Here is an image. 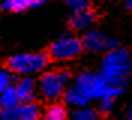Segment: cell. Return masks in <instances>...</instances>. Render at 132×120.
<instances>
[{
	"label": "cell",
	"mask_w": 132,
	"mask_h": 120,
	"mask_svg": "<svg viewBox=\"0 0 132 120\" xmlns=\"http://www.w3.org/2000/svg\"><path fill=\"white\" fill-rule=\"evenodd\" d=\"M71 74L65 68H54V69H45L39 77L36 89L39 90V95L45 101H56L62 98L65 90L69 86Z\"/></svg>",
	"instance_id": "obj_1"
},
{
	"label": "cell",
	"mask_w": 132,
	"mask_h": 120,
	"mask_svg": "<svg viewBox=\"0 0 132 120\" xmlns=\"http://www.w3.org/2000/svg\"><path fill=\"white\" fill-rule=\"evenodd\" d=\"M50 63L48 54L45 53H18L8 59V71L21 77H32L42 74Z\"/></svg>",
	"instance_id": "obj_2"
},
{
	"label": "cell",
	"mask_w": 132,
	"mask_h": 120,
	"mask_svg": "<svg viewBox=\"0 0 132 120\" xmlns=\"http://www.w3.org/2000/svg\"><path fill=\"white\" fill-rule=\"evenodd\" d=\"M132 68V59L128 48L116 47L105 51L101 62V72L107 78H128Z\"/></svg>",
	"instance_id": "obj_3"
},
{
	"label": "cell",
	"mask_w": 132,
	"mask_h": 120,
	"mask_svg": "<svg viewBox=\"0 0 132 120\" xmlns=\"http://www.w3.org/2000/svg\"><path fill=\"white\" fill-rule=\"evenodd\" d=\"M81 39L74 33H63L54 42H51L48 48V59L57 63H65L75 60L81 54Z\"/></svg>",
	"instance_id": "obj_4"
},
{
	"label": "cell",
	"mask_w": 132,
	"mask_h": 120,
	"mask_svg": "<svg viewBox=\"0 0 132 120\" xmlns=\"http://www.w3.org/2000/svg\"><path fill=\"white\" fill-rule=\"evenodd\" d=\"M72 86L75 89H78L89 101H98L105 93L107 78L102 72L84 71L77 75Z\"/></svg>",
	"instance_id": "obj_5"
},
{
	"label": "cell",
	"mask_w": 132,
	"mask_h": 120,
	"mask_svg": "<svg viewBox=\"0 0 132 120\" xmlns=\"http://www.w3.org/2000/svg\"><path fill=\"white\" fill-rule=\"evenodd\" d=\"M117 45V42L111 38H108L105 33L99 32V30H86L84 36L81 38V47L82 50L89 51V53H102L107 51L110 48Z\"/></svg>",
	"instance_id": "obj_6"
},
{
	"label": "cell",
	"mask_w": 132,
	"mask_h": 120,
	"mask_svg": "<svg viewBox=\"0 0 132 120\" xmlns=\"http://www.w3.org/2000/svg\"><path fill=\"white\" fill-rule=\"evenodd\" d=\"M95 18H96V15L90 8L74 11L69 17V27L75 32H86L95 23Z\"/></svg>",
	"instance_id": "obj_7"
},
{
	"label": "cell",
	"mask_w": 132,
	"mask_h": 120,
	"mask_svg": "<svg viewBox=\"0 0 132 120\" xmlns=\"http://www.w3.org/2000/svg\"><path fill=\"white\" fill-rule=\"evenodd\" d=\"M20 104L21 102H30L36 95V83L32 77H21L14 86Z\"/></svg>",
	"instance_id": "obj_8"
},
{
	"label": "cell",
	"mask_w": 132,
	"mask_h": 120,
	"mask_svg": "<svg viewBox=\"0 0 132 120\" xmlns=\"http://www.w3.org/2000/svg\"><path fill=\"white\" fill-rule=\"evenodd\" d=\"M16 120H39L42 116L41 107L36 102H21L15 108Z\"/></svg>",
	"instance_id": "obj_9"
},
{
	"label": "cell",
	"mask_w": 132,
	"mask_h": 120,
	"mask_svg": "<svg viewBox=\"0 0 132 120\" xmlns=\"http://www.w3.org/2000/svg\"><path fill=\"white\" fill-rule=\"evenodd\" d=\"M45 3V0H2L0 6L8 12H21L29 8H38Z\"/></svg>",
	"instance_id": "obj_10"
},
{
	"label": "cell",
	"mask_w": 132,
	"mask_h": 120,
	"mask_svg": "<svg viewBox=\"0 0 132 120\" xmlns=\"http://www.w3.org/2000/svg\"><path fill=\"white\" fill-rule=\"evenodd\" d=\"M63 98H65L66 104L71 105V107H74V108H81V107H86V105L90 102V101L82 95L78 89H75L74 86H71V87L66 89L65 93H63Z\"/></svg>",
	"instance_id": "obj_11"
},
{
	"label": "cell",
	"mask_w": 132,
	"mask_h": 120,
	"mask_svg": "<svg viewBox=\"0 0 132 120\" xmlns=\"http://www.w3.org/2000/svg\"><path fill=\"white\" fill-rule=\"evenodd\" d=\"M18 105H20V101L14 90V86L5 89L0 93V110H15Z\"/></svg>",
	"instance_id": "obj_12"
},
{
	"label": "cell",
	"mask_w": 132,
	"mask_h": 120,
	"mask_svg": "<svg viewBox=\"0 0 132 120\" xmlns=\"http://www.w3.org/2000/svg\"><path fill=\"white\" fill-rule=\"evenodd\" d=\"M66 119V107L63 104H51L44 111L42 120H65Z\"/></svg>",
	"instance_id": "obj_13"
},
{
	"label": "cell",
	"mask_w": 132,
	"mask_h": 120,
	"mask_svg": "<svg viewBox=\"0 0 132 120\" xmlns=\"http://www.w3.org/2000/svg\"><path fill=\"white\" fill-rule=\"evenodd\" d=\"M74 120H98V113L86 105L74 111Z\"/></svg>",
	"instance_id": "obj_14"
},
{
	"label": "cell",
	"mask_w": 132,
	"mask_h": 120,
	"mask_svg": "<svg viewBox=\"0 0 132 120\" xmlns=\"http://www.w3.org/2000/svg\"><path fill=\"white\" fill-rule=\"evenodd\" d=\"M99 113H102V114H110V113L114 110V99H111V98H105V96H102V98H99Z\"/></svg>",
	"instance_id": "obj_15"
},
{
	"label": "cell",
	"mask_w": 132,
	"mask_h": 120,
	"mask_svg": "<svg viewBox=\"0 0 132 120\" xmlns=\"http://www.w3.org/2000/svg\"><path fill=\"white\" fill-rule=\"evenodd\" d=\"M12 83H14V75H12L8 69H2V71H0V93H2L5 89L11 87Z\"/></svg>",
	"instance_id": "obj_16"
},
{
	"label": "cell",
	"mask_w": 132,
	"mask_h": 120,
	"mask_svg": "<svg viewBox=\"0 0 132 120\" xmlns=\"http://www.w3.org/2000/svg\"><path fill=\"white\" fill-rule=\"evenodd\" d=\"M66 5L74 11H81V9L90 8V0H66Z\"/></svg>",
	"instance_id": "obj_17"
},
{
	"label": "cell",
	"mask_w": 132,
	"mask_h": 120,
	"mask_svg": "<svg viewBox=\"0 0 132 120\" xmlns=\"http://www.w3.org/2000/svg\"><path fill=\"white\" fill-rule=\"evenodd\" d=\"M0 120H16L15 110H2L0 111Z\"/></svg>",
	"instance_id": "obj_18"
},
{
	"label": "cell",
	"mask_w": 132,
	"mask_h": 120,
	"mask_svg": "<svg viewBox=\"0 0 132 120\" xmlns=\"http://www.w3.org/2000/svg\"><path fill=\"white\" fill-rule=\"evenodd\" d=\"M125 119H126V120H132V108H131V107H128V108H126Z\"/></svg>",
	"instance_id": "obj_19"
},
{
	"label": "cell",
	"mask_w": 132,
	"mask_h": 120,
	"mask_svg": "<svg viewBox=\"0 0 132 120\" xmlns=\"http://www.w3.org/2000/svg\"><path fill=\"white\" fill-rule=\"evenodd\" d=\"M125 6H126V9H131L132 8V0H125Z\"/></svg>",
	"instance_id": "obj_20"
},
{
	"label": "cell",
	"mask_w": 132,
	"mask_h": 120,
	"mask_svg": "<svg viewBox=\"0 0 132 120\" xmlns=\"http://www.w3.org/2000/svg\"><path fill=\"white\" fill-rule=\"evenodd\" d=\"M0 111H2V110H0Z\"/></svg>",
	"instance_id": "obj_21"
}]
</instances>
